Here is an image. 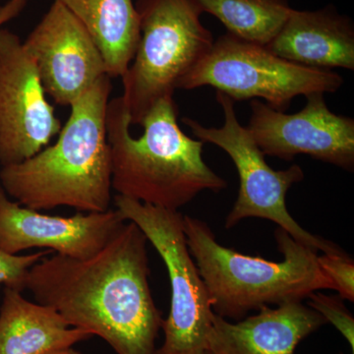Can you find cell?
Instances as JSON below:
<instances>
[{
  "instance_id": "cell-1",
  "label": "cell",
  "mask_w": 354,
  "mask_h": 354,
  "mask_svg": "<svg viewBox=\"0 0 354 354\" xmlns=\"http://www.w3.org/2000/svg\"><path fill=\"white\" fill-rule=\"evenodd\" d=\"M147 242L138 225L125 221L92 257L57 254L39 261L30 270L26 290L72 327L108 342L116 354H156L164 319L149 285Z\"/></svg>"
},
{
  "instance_id": "cell-2",
  "label": "cell",
  "mask_w": 354,
  "mask_h": 354,
  "mask_svg": "<svg viewBox=\"0 0 354 354\" xmlns=\"http://www.w3.org/2000/svg\"><path fill=\"white\" fill-rule=\"evenodd\" d=\"M111 78L102 77L70 104V115L53 145L19 164L2 167L0 184L26 208L66 206L84 213L109 211L111 158L106 111Z\"/></svg>"
},
{
  "instance_id": "cell-3",
  "label": "cell",
  "mask_w": 354,
  "mask_h": 354,
  "mask_svg": "<svg viewBox=\"0 0 354 354\" xmlns=\"http://www.w3.org/2000/svg\"><path fill=\"white\" fill-rule=\"evenodd\" d=\"M177 118L174 97H162L144 118L143 134L134 138L122 97L109 101L111 187L118 195L178 211L204 191L218 193L227 187V181L205 162L204 143L187 136Z\"/></svg>"
},
{
  "instance_id": "cell-4",
  "label": "cell",
  "mask_w": 354,
  "mask_h": 354,
  "mask_svg": "<svg viewBox=\"0 0 354 354\" xmlns=\"http://www.w3.org/2000/svg\"><path fill=\"white\" fill-rule=\"evenodd\" d=\"M183 230L193 259L208 291L212 309L241 321L251 311L304 301L321 290H335L317 262L318 251L278 227L274 239L283 260L272 262L221 245L208 223L183 216Z\"/></svg>"
},
{
  "instance_id": "cell-5",
  "label": "cell",
  "mask_w": 354,
  "mask_h": 354,
  "mask_svg": "<svg viewBox=\"0 0 354 354\" xmlns=\"http://www.w3.org/2000/svg\"><path fill=\"white\" fill-rule=\"evenodd\" d=\"M140 39L122 76L123 102L131 125H141L162 97H174L183 77L213 46L197 0H137Z\"/></svg>"
},
{
  "instance_id": "cell-6",
  "label": "cell",
  "mask_w": 354,
  "mask_h": 354,
  "mask_svg": "<svg viewBox=\"0 0 354 354\" xmlns=\"http://www.w3.org/2000/svg\"><path fill=\"white\" fill-rule=\"evenodd\" d=\"M344 81L333 70L301 66L277 57L265 46L232 35L214 41L209 53L177 88H215L234 102L261 97L272 109L285 111L298 95L333 94Z\"/></svg>"
},
{
  "instance_id": "cell-7",
  "label": "cell",
  "mask_w": 354,
  "mask_h": 354,
  "mask_svg": "<svg viewBox=\"0 0 354 354\" xmlns=\"http://www.w3.org/2000/svg\"><path fill=\"white\" fill-rule=\"evenodd\" d=\"M216 99L223 109V127H205L189 118H183V122L203 143L214 144L223 149L239 172V195L225 218V227L230 230L247 218H265L274 221L293 239L318 252H344L334 242L311 234L300 227L286 208L288 190L293 184L304 180V169L293 165L285 171H274L266 162V156L250 132L237 120L235 102L221 92H216Z\"/></svg>"
},
{
  "instance_id": "cell-8",
  "label": "cell",
  "mask_w": 354,
  "mask_h": 354,
  "mask_svg": "<svg viewBox=\"0 0 354 354\" xmlns=\"http://www.w3.org/2000/svg\"><path fill=\"white\" fill-rule=\"evenodd\" d=\"M113 201L123 218L133 221L143 232L169 272L171 311L162 325L164 344L156 354H195L208 348V335L215 313L188 248L183 214L118 194Z\"/></svg>"
},
{
  "instance_id": "cell-9",
  "label": "cell",
  "mask_w": 354,
  "mask_h": 354,
  "mask_svg": "<svg viewBox=\"0 0 354 354\" xmlns=\"http://www.w3.org/2000/svg\"><path fill=\"white\" fill-rule=\"evenodd\" d=\"M62 127L19 37L0 29V165L32 158Z\"/></svg>"
},
{
  "instance_id": "cell-10",
  "label": "cell",
  "mask_w": 354,
  "mask_h": 354,
  "mask_svg": "<svg viewBox=\"0 0 354 354\" xmlns=\"http://www.w3.org/2000/svg\"><path fill=\"white\" fill-rule=\"evenodd\" d=\"M306 106L297 113L251 102L246 128L265 156L292 160L298 155L354 169V120L330 111L322 93L306 95Z\"/></svg>"
},
{
  "instance_id": "cell-11",
  "label": "cell",
  "mask_w": 354,
  "mask_h": 354,
  "mask_svg": "<svg viewBox=\"0 0 354 354\" xmlns=\"http://www.w3.org/2000/svg\"><path fill=\"white\" fill-rule=\"evenodd\" d=\"M36 65L46 94L70 106L108 75L106 62L86 28L58 0L23 43Z\"/></svg>"
},
{
  "instance_id": "cell-12",
  "label": "cell",
  "mask_w": 354,
  "mask_h": 354,
  "mask_svg": "<svg viewBox=\"0 0 354 354\" xmlns=\"http://www.w3.org/2000/svg\"><path fill=\"white\" fill-rule=\"evenodd\" d=\"M116 209L53 216L9 200L0 184V249L17 255L31 248H48L58 255L87 259L113 241L125 223Z\"/></svg>"
},
{
  "instance_id": "cell-13",
  "label": "cell",
  "mask_w": 354,
  "mask_h": 354,
  "mask_svg": "<svg viewBox=\"0 0 354 354\" xmlns=\"http://www.w3.org/2000/svg\"><path fill=\"white\" fill-rule=\"evenodd\" d=\"M325 324L304 301L262 307L257 315L236 323L214 314L208 349L215 354H295L299 342Z\"/></svg>"
},
{
  "instance_id": "cell-14",
  "label": "cell",
  "mask_w": 354,
  "mask_h": 354,
  "mask_svg": "<svg viewBox=\"0 0 354 354\" xmlns=\"http://www.w3.org/2000/svg\"><path fill=\"white\" fill-rule=\"evenodd\" d=\"M266 48L277 57L312 68L354 70V27L334 7L317 11L291 9Z\"/></svg>"
},
{
  "instance_id": "cell-15",
  "label": "cell",
  "mask_w": 354,
  "mask_h": 354,
  "mask_svg": "<svg viewBox=\"0 0 354 354\" xmlns=\"http://www.w3.org/2000/svg\"><path fill=\"white\" fill-rule=\"evenodd\" d=\"M93 335L72 327L57 310L4 288L0 305V354H50L73 348Z\"/></svg>"
},
{
  "instance_id": "cell-16",
  "label": "cell",
  "mask_w": 354,
  "mask_h": 354,
  "mask_svg": "<svg viewBox=\"0 0 354 354\" xmlns=\"http://www.w3.org/2000/svg\"><path fill=\"white\" fill-rule=\"evenodd\" d=\"M82 23L101 50L111 78H122L136 53L139 15L133 0H58Z\"/></svg>"
},
{
  "instance_id": "cell-17",
  "label": "cell",
  "mask_w": 354,
  "mask_h": 354,
  "mask_svg": "<svg viewBox=\"0 0 354 354\" xmlns=\"http://www.w3.org/2000/svg\"><path fill=\"white\" fill-rule=\"evenodd\" d=\"M203 12L215 16L228 34L267 46L291 11L288 0H197Z\"/></svg>"
},
{
  "instance_id": "cell-18",
  "label": "cell",
  "mask_w": 354,
  "mask_h": 354,
  "mask_svg": "<svg viewBox=\"0 0 354 354\" xmlns=\"http://www.w3.org/2000/svg\"><path fill=\"white\" fill-rule=\"evenodd\" d=\"M308 306L320 313L327 323L332 324L348 342L354 354V318L341 297H329L322 292L309 295Z\"/></svg>"
},
{
  "instance_id": "cell-19",
  "label": "cell",
  "mask_w": 354,
  "mask_h": 354,
  "mask_svg": "<svg viewBox=\"0 0 354 354\" xmlns=\"http://www.w3.org/2000/svg\"><path fill=\"white\" fill-rule=\"evenodd\" d=\"M319 267L342 299L354 301V262L348 253L323 254L317 257Z\"/></svg>"
},
{
  "instance_id": "cell-20",
  "label": "cell",
  "mask_w": 354,
  "mask_h": 354,
  "mask_svg": "<svg viewBox=\"0 0 354 354\" xmlns=\"http://www.w3.org/2000/svg\"><path fill=\"white\" fill-rule=\"evenodd\" d=\"M51 251L12 255L0 249V286L22 292L26 290V281L32 266L37 264Z\"/></svg>"
},
{
  "instance_id": "cell-21",
  "label": "cell",
  "mask_w": 354,
  "mask_h": 354,
  "mask_svg": "<svg viewBox=\"0 0 354 354\" xmlns=\"http://www.w3.org/2000/svg\"><path fill=\"white\" fill-rule=\"evenodd\" d=\"M27 0H9L3 6L0 7V29L6 23L17 17L24 9Z\"/></svg>"
},
{
  "instance_id": "cell-22",
  "label": "cell",
  "mask_w": 354,
  "mask_h": 354,
  "mask_svg": "<svg viewBox=\"0 0 354 354\" xmlns=\"http://www.w3.org/2000/svg\"><path fill=\"white\" fill-rule=\"evenodd\" d=\"M50 354H83L80 353V351H76L73 348H70L67 349H64V351H57V353H50Z\"/></svg>"
},
{
  "instance_id": "cell-23",
  "label": "cell",
  "mask_w": 354,
  "mask_h": 354,
  "mask_svg": "<svg viewBox=\"0 0 354 354\" xmlns=\"http://www.w3.org/2000/svg\"><path fill=\"white\" fill-rule=\"evenodd\" d=\"M195 354H215L213 353V351H209V349H204V351H199V353H195Z\"/></svg>"
},
{
  "instance_id": "cell-24",
  "label": "cell",
  "mask_w": 354,
  "mask_h": 354,
  "mask_svg": "<svg viewBox=\"0 0 354 354\" xmlns=\"http://www.w3.org/2000/svg\"><path fill=\"white\" fill-rule=\"evenodd\" d=\"M339 354H344V353H339Z\"/></svg>"
}]
</instances>
